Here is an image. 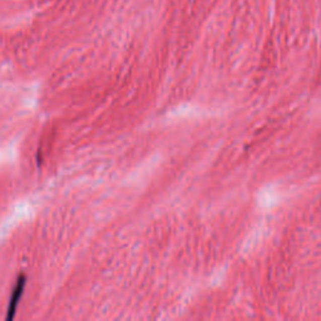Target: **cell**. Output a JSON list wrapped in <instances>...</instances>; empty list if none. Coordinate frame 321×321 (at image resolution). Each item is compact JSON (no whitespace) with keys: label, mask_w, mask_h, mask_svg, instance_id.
<instances>
[{"label":"cell","mask_w":321,"mask_h":321,"mask_svg":"<svg viewBox=\"0 0 321 321\" xmlns=\"http://www.w3.org/2000/svg\"><path fill=\"white\" fill-rule=\"evenodd\" d=\"M24 284H25V279L24 277H19L18 280V284L17 287H15L14 292H13V296L10 299V305H9V309H8V320H12L13 316H14V312H15V307H17L18 301H19L20 296L23 294V289H24Z\"/></svg>","instance_id":"cell-1"}]
</instances>
